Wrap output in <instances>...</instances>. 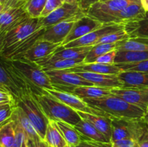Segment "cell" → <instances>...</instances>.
Returning <instances> with one entry per match:
<instances>
[{"mask_svg": "<svg viewBox=\"0 0 148 147\" xmlns=\"http://www.w3.org/2000/svg\"><path fill=\"white\" fill-rule=\"evenodd\" d=\"M82 99L91 108L101 111L111 119H142L145 115V111L141 108L114 95Z\"/></svg>", "mask_w": 148, "mask_h": 147, "instance_id": "1", "label": "cell"}, {"mask_svg": "<svg viewBox=\"0 0 148 147\" xmlns=\"http://www.w3.org/2000/svg\"><path fill=\"white\" fill-rule=\"evenodd\" d=\"M9 62L27 84L30 92L39 95L43 93L45 90L56 89L46 71L38 63L30 62L24 59L9 61Z\"/></svg>", "mask_w": 148, "mask_h": 147, "instance_id": "2", "label": "cell"}, {"mask_svg": "<svg viewBox=\"0 0 148 147\" xmlns=\"http://www.w3.org/2000/svg\"><path fill=\"white\" fill-rule=\"evenodd\" d=\"M33 94L45 115L50 121H63L75 125L82 119L76 110L61 102L46 90L39 95Z\"/></svg>", "mask_w": 148, "mask_h": 147, "instance_id": "3", "label": "cell"}, {"mask_svg": "<svg viewBox=\"0 0 148 147\" xmlns=\"http://www.w3.org/2000/svg\"><path fill=\"white\" fill-rule=\"evenodd\" d=\"M111 142L121 139L140 140L148 129V123L142 119H111Z\"/></svg>", "mask_w": 148, "mask_h": 147, "instance_id": "4", "label": "cell"}, {"mask_svg": "<svg viewBox=\"0 0 148 147\" xmlns=\"http://www.w3.org/2000/svg\"><path fill=\"white\" fill-rule=\"evenodd\" d=\"M16 105L22 108L31 121L39 136L42 140H44L46 129L50 120L45 115L33 94L30 92L22 96L16 102Z\"/></svg>", "mask_w": 148, "mask_h": 147, "instance_id": "5", "label": "cell"}, {"mask_svg": "<svg viewBox=\"0 0 148 147\" xmlns=\"http://www.w3.org/2000/svg\"><path fill=\"white\" fill-rule=\"evenodd\" d=\"M0 87L12 95L15 102L22 96L30 92L27 84L16 72L9 61L0 57Z\"/></svg>", "mask_w": 148, "mask_h": 147, "instance_id": "6", "label": "cell"}, {"mask_svg": "<svg viewBox=\"0 0 148 147\" xmlns=\"http://www.w3.org/2000/svg\"><path fill=\"white\" fill-rule=\"evenodd\" d=\"M138 1L140 0H109L98 1L90 7L85 14L103 24H108L113 16L132 3Z\"/></svg>", "mask_w": 148, "mask_h": 147, "instance_id": "7", "label": "cell"}, {"mask_svg": "<svg viewBox=\"0 0 148 147\" xmlns=\"http://www.w3.org/2000/svg\"><path fill=\"white\" fill-rule=\"evenodd\" d=\"M86 15L78 4L64 3L60 7L44 17H39L38 27L46 28L63 22H76Z\"/></svg>", "mask_w": 148, "mask_h": 147, "instance_id": "8", "label": "cell"}, {"mask_svg": "<svg viewBox=\"0 0 148 147\" xmlns=\"http://www.w3.org/2000/svg\"><path fill=\"white\" fill-rule=\"evenodd\" d=\"M45 71L50 78L53 86L59 90L71 92L77 86H94L92 83L73 72L65 70H49Z\"/></svg>", "mask_w": 148, "mask_h": 147, "instance_id": "9", "label": "cell"}, {"mask_svg": "<svg viewBox=\"0 0 148 147\" xmlns=\"http://www.w3.org/2000/svg\"><path fill=\"white\" fill-rule=\"evenodd\" d=\"M38 20L39 18H32L28 16L7 32L4 37V49L27 38L36 30L40 29L38 27Z\"/></svg>", "mask_w": 148, "mask_h": 147, "instance_id": "10", "label": "cell"}, {"mask_svg": "<svg viewBox=\"0 0 148 147\" xmlns=\"http://www.w3.org/2000/svg\"><path fill=\"white\" fill-rule=\"evenodd\" d=\"M111 93L145 112L148 106V87L114 88Z\"/></svg>", "mask_w": 148, "mask_h": 147, "instance_id": "11", "label": "cell"}, {"mask_svg": "<svg viewBox=\"0 0 148 147\" xmlns=\"http://www.w3.org/2000/svg\"><path fill=\"white\" fill-rule=\"evenodd\" d=\"M45 28L38 29L31 35L27 38L21 40L19 43L4 49L2 53L0 55V57L8 61L20 60L24 56L26 52L36 43L40 40V37L44 33Z\"/></svg>", "mask_w": 148, "mask_h": 147, "instance_id": "12", "label": "cell"}, {"mask_svg": "<svg viewBox=\"0 0 148 147\" xmlns=\"http://www.w3.org/2000/svg\"><path fill=\"white\" fill-rule=\"evenodd\" d=\"M124 25L119 24H114V23H108L104 24L99 29L94 30L88 34L85 35L83 37L79 39L70 42L66 45L64 46V48H73V47H82V46H95V43L102 37L114 33L118 30H123Z\"/></svg>", "mask_w": 148, "mask_h": 147, "instance_id": "13", "label": "cell"}, {"mask_svg": "<svg viewBox=\"0 0 148 147\" xmlns=\"http://www.w3.org/2000/svg\"><path fill=\"white\" fill-rule=\"evenodd\" d=\"M46 91L51 95H53V97L57 98L61 102H62L65 105L69 106V108H72L75 110L107 117L106 114H104L103 112L92 108L83 99H81L80 97H79L77 95L71 93V92H65V91H62L56 89H52V90L51 89V90L50 89H48Z\"/></svg>", "mask_w": 148, "mask_h": 147, "instance_id": "14", "label": "cell"}, {"mask_svg": "<svg viewBox=\"0 0 148 147\" xmlns=\"http://www.w3.org/2000/svg\"><path fill=\"white\" fill-rule=\"evenodd\" d=\"M61 46L60 44H55L51 42L38 40L24 55L22 59L40 63L50 59L51 56L57 51Z\"/></svg>", "mask_w": 148, "mask_h": 147, "instance_id": "15", "label": "cell"}, {"mask_svg": "<svg viewBox=\"0 0 148 147\" xmlns=\"http://www.w3.org/2000/svg\"><path fill=\"white\" fill-rule=\"evenodd\" d=\"M103 24L101 22L94 20L87 15L81 17L80 19L75 22L72 30L66 36L64 41L62 43V46H65L77 39L80 38L97 29H99Z\"/></svg>", "mask_w": 148, "mask_h": 147, "instance_id": "16", "label": "cell"}, {"mask_svg": "<svg viewBox=\"0 0 148 147\" xmlns=\"http://www.w3.org/2000/svg\"><path fill=\"white\" fill-rule=\"evenodd\" d=\"M146 11L142 4L141 0L131 4L113 16L109 23L119 24L124 25L127 23L140 21L145 17Z\"/></svg>", "mask_w": 148, "mask_h": 147, "instance_id": "17", "label": "cell"}, {"mask_svg": "<svg viewBox=\"0 0 148 147\" xmlns=\"http://www.w3.org/2000/svg\"><path fill=\"white\" fill-rule=\"evenodd\" d=\"M75 74L92 83L94 86L107 89L123 88L124 86L117 74H104L87 71L77 72Z\"/></svg>", "mask_w": 148, "mask_h": 147, "instance_id": "18", "label": "cell"}, {"mask_svg": "<svg viewBox=\"0 0 148 147\" xmlns=\"http://www.w3.org/2000/svg\"><path fill=\"white\" fill-rule=\"evenodd\" d=\"M24 4L3 10L0 14V30L7 33L17 25L22 20L28 17Z\"/></svg>", "mask_w": 148, "mask_h": 147, "instance_id": "19", "label": "cell"}, {"mask_svg": "<svg viewBox=\"0 0 148 147\" xmlns=\"http://www.w3.org/2000/svg\"><path fill=\"white\" fill-rule=\"evenodd\" d=\"M74 23L75 22H63L46 27L40 40L62 46V43L72 30Z\"/></svg>", "mask_w": 148, "mask_h": 147, "instance_id": "20", "label": "cell"}, {"mask_svg": "<svg viewBox=\"0 0 148 147\" xmlns=\"http://www.w3.org/2000/svg\"><path fill=\"white\" fill-rule=\"evenodd\" d=\"M92 46H82V47L73 48H64L63 46H60L57 51L55 52L51 56L50 59H49L44 62H51L54 61L61 60V59H73V60L81 59V60H84V59L87 56L88 52L92 48Z\"/></svg>", "mask_w": 148, "mask_h": 147, "instance_id": "21", "label": "cell"}, {"mask_svg": "<svg viewBox=\"0 0 148 147\" xmlns=\"http://www.w3.org/2000/svg\"><path fill=\"white\" fill-rule=\"evenodd\" d=\"M66 71L77 72L87 71L92 72V73L104 74H118L122 71L116 66V65H106L98 63H81L78 66L70 69H64Z\"/></svg>", "mask_w": 148, "mask_h": 147, "instance_id": "22", "label": "cell"}, {"mask_svg": "<svg viewBox=\"0 0 148 147\" xmlns=\"http://www.w3.org/2000/svg\"><path fill=\"white\" fill-rule=\"evenodd\" d=\"M77 112H78L82 119L90 122L101 133L103 134L111 141V135H112L111 118L101 116V115L88 113V112H79V111H77Z\"/></svg>", "mask_w": 148, "mask_h": 147, "instance_id": "23", "label": "cell"}, {"mask_svg": "<svg viewBox=\"0 0 148 147\" xmlns=\"http://www.w3.org/2000/svg\"><path fill=\"white\" fill-rule=\"evenodd\" d=\"M117 76L124 85L123 88L148 87V73L121 71Z\"/></svg>", "mask_w": 148, "mask_h": 147, "instance_id": "24", "label": "cell"}, {"mask_svg": "<svg viewBox=\"0 0 148 147\" xmlns=\"http://www.w3.org/2000/svg\"><path fill=\"white\" fill-rule=\"evenodd\" d=\"M12 119L20 124V126L24 130L25 133L29 139L32 140L33 141L41 139L37 131H36V128L32 124L31 121L29 120V118H27V116L25 113L24 111L22 110V108L17 106V105L14 107V112H13V115L12 116Z\"/></svg>", "mask_w": 148, "mask_h": 147, "instance_id": "25", "label": "cell"}, {"mask_svg": "<svg viewBox=\"0 0 148 147\" xmlns=\"http://www.w3.org/2000/svg\"><path fill=\"white\" fill-rule=\"evenodd\" d=\"M111 89L96 86H81L74 88L71 91V93L77 95L81 99L99 98L112 95Z\"/></svg>", "mask_w": 148, "mask_h": 147, "instance_id": "26", "label": "cell"}, {"mask_svg": "<svg viewBox=\"0 0 148 147\" xmlns=\"http://www.w3.org/2000/svg\"><path fill=\"white\" fill-rule=\"evenodd\" d=\"M74 126L82 136L86 137L90 139L95 140V141H102V142H111L94 125H92L90 122L85 120L81 119V120Z\"/></svg>", "mask_w": 148, "mask_h": 147, "instance_id": "27", "label": "cell"}, {"mask_svg": "<svg viewBox=\"0 0 148 147\" xmlns=\"http://www.w3.org/2000/svg\"><path fill=\"white\" fill-rule=\"evenodd\" d=\"M44 141L49 147H64L67 145L54 121H49Z\"/></svg>", "mask_w": 148, "mask_h": 147, "instance_id": "28", "label": "cell"}, {"mask_svg": "<svg viewBox=\"0 0 148 147\" xmlns=\"http://www.w3.org/2000/svg\"><path fill=\"white\" fill-rule=\"evenodd\" d=\"M124 29L130 38L137 37H148V11L143 20L127 23L124 25Z\"/></svg>", "mask_w": 148, "mask_h": 147, "instance_id": "29", "label": "cell"}, {"mask_svg": "<svg viewBox=\"0 0 148 147\" xmlns=\"http://www.w3.org/2000/svg\"><path fill=\"white\" fill-rule=\"evenodd\" d=\"M55 122L68 145L77 146L80 143L82 135L74 125L63 121H56Z\"/></svg>", "mask_w": 148, "mask_h": 147, "instance_id": "30", "label": "cell"}, {"mask_svg": "<svg viewBox=\"0 0 148 147\" xmlns=\"http://www.w3.org/2000/svg\"><path fill=\"white\" fill-rule=\"evenodd\" d=\"M117 44V50H136L148 52V37H130L127 40L118 42Z\"/></svg>", "mask_w": 148, "mask_h": 147, "instance_id": "31", "label": "cell"}, {"mask_svg": "<svg viewBox=\"0 0 148 147\" xmlns=\"http://www.w3.org/2000/svg\"><path fill=\"white\" fill-rule=\"evenodd\" d=\"M148 60V52L136 50H117L115 64L123 63H134Z\"/></svg>", "mask_w": 148, "mask_h": 147, "instance_id": "32", "label": "cell"}, {"mask_svg": "<svg viewBox=\"0 0 148 147\" xmlns=\"http://www.w3.org/2000/svg\"><path fill=\"white\" fill-rule=\"evenodd\" d=\"M15 139V122L10 119L0 127V147H13Z\"/></svg>", "mask_w": 148, "mask_h": 147, "instance_id": "33", "label": "cell"}, {"mask_svg": "<svg viewBox=\"0 0 148 147\" xmlns=\"http://www.w3.org/2000/svg\"><path fill=\"white\" fill-rule=\"evenodd\" d=\"M118 44L116 43H108V44H98L92 47L87 56L83 60L84 63H94L95 61L100 56H103L108 52L113 50H117Z\"/></svg>", "mask_w": 148, "mask_h": 147, "instance_id": "34", "label": "cell"}, {"mask_svg": "<svg viewBox=\"0 0 148 147\" xmlns=\"http://www.w3.org/2000/svg\"><path fill=\"white\" fill-rule=\"evenodd\" d=\"M83 63V60H73V59H61L51 62H43L39 63L43 71L49 70H64L75 67L78 65Z\"/></svg>", "mask_w": 148, "mask_h": 147, "instance_id": "35", "label": "cell"}, {"mask_svg": "<svg viewBox=\"0 0 148 147\" xmlns=\"http://www.w3.org/2000/svg\"><path fill=\"white\" fill-rule=\"evenodd\" d=\"M47 0H27L24 4V8L29 17L39 18L46 6Z\"/></svg>", "mask_w": 148, "mask_h": 147, "instance_id": "36", "label": "cell"}, {"mask_svg": "<svg viewBox=\"0 0 148 147\" xmlns=\"http://www.w3.org/2000/svg\"><path fill=\"white\" fill-rule=\"evenodd\" d=\"M130 38V35L127 33V32L123 30H118L114 33H110L101 37L95 45L98 44H108V43H116L118 42L123 41Z\"/></svg>", "mask_w": 148, "mask_h": 147, "instance_id": "37", "label": "cell"}, {"mask_svg": "<svg viewBox=\"0 0 148 147\" xmlns=\"http://www.w3.org/2000/svg\"><path fill=\"white\" fill-rule=\"evenodd\" d=\"M122 71H137L148 73V60L134 63H123L115 64Z\"/></svg>", "mask_w": 148, "mask_h": 147, "instance_id": "38", "label": "cell"}, {"mask_svg": "<svg viewBox=\"0 0 148 147\" xmlns=\"http://www.w3.org/2000/svg\"><path fill=\"white\" fill-rule=\"evenodd\" d=\"M14 121L15 122V139L13 147H27L28 138L27 135L20 124L15 120Z\"/></svg>", "mask_w": 148, "mask_h": 147, "instance_id": "39", "label": "cell"}, {"mask_svg": "<svg viewBox=\"0 0 148 147\" xmlns=\"http://www.w3.org/2000/svg\"><path fill=\"white\" fill-rule=\"evenodd\" d=\"M15 105L7 104L3 105L2 108L0 109V127L11 119Z\"/></svg>", "mask_w": 148, "mask_h": 147, "instance_id": "40", "label": "cell"}, {"mask_svg": "<svg viewBox=\"0 0 148 147\" xmlns=\"http://www.w3.org/2000/svg\"><path fill=\"white\" fill-rule=\"evenodd\" d=\"M76 147H112V144L111 142L95 141L82 135V140Z\"/></svg>", "mask_w": 148, "mask_h": 147, "instance_id": "41", "label": "cell"}, {"mask_svg": "<svg viewBox=\"0 0 148 147\" xmlns=\"http://www.w3.org/2000/svg\"><path fill=\"white\" fill-rule=\"evenodd\" d=\"M64 4L62 0H47L46 6L43 9L40 17H44L49 15L53 11L57 10Z\"/></svg>", "mask_w": 148, "mask_h": 147, "instance_id": "42", "label": "cell"}, {"mask_svg": "<svg viewBox=\"0 0 148 147\" xmlns=\"http://www.w3.org/2000/svg\"><path fill=\"white\" fill-rule=\"evenodd\" d=\"M117 50H113L111 51L105 53L103 56L98 57L94 63H101L106 65H115V58L116 56Z\"/></svg>", "mask_w": 148, "mask_h": 147, "instance_id": "43", "label": "cell"}, {"mask_svg": "<svg viewBox=\"0 0 148 147\" xmlns=\"http://www.w3.org/2000/svg\"><path fill=\"white\" fill-rule=\"evenodd\" d=\"M7 104L16 105L15 99L10 92L0 87V105Z\"/></svg>", "mask_w": 148, "mask_h": 147, "instance_id": "44", "label": "cell"}, {"mask_svg": "<svg viewBox=\"0 0 148 147\" xmlns=\"http://www.w3.org/2000/svg\"><path fill=\"white\" fill-rule=\"evenodd\" d=\"M112 147H137V142L132 139H121L112 141Z\"/></svg>", "mask_w": 148, "mask_h": 147, "instance_id": "45", "label": "cell"}, {"mask_svg": "<svg viewBox=\"0 0 148 147\" xmlns=\"http://www.w3.org/2000/svg\"><path fill=\"white\" fill-rule=\"evenodd\" d=\"M1 2L4 6V10L12 8V7L23 5L25 4V2H23L22 0H1Z\"/></svg>", "mask_w": 148, "mask_h": 147, "instance_id": "46", "label": "cell"}, {"mask_svg": "<svg viewBox=\"0 0 148 147\" xmlns=\"http://www.w3.org/2000/svg\"><path fill=\"white\" fill-rule=\"evenodd\" d=\"M100 1L101 0H79V6L81 10L86 13V12L90 8V7Z\"/></svg>", "mask_w": 148, "mask_h": 147, "instance_id": "47", "label": "cell"}, {"mask_svg": "<svg viewBox=\"0 0 148 147\" xmlns=\"http://www.w3.org/2000/svg\"><path fill=\"white\" fill-rule=\"evenodd\" d=\"M137 147H148V129L137 142Z\"/></svg>", "mask_w": 148, "mask_h": 147, "instance_id": "48", "label": "cell"}, {"mask_svg": "<svg viewBox=\"0 0 148 147\" xmlns=\"http://www.w3.org/2000/svg\"><path fill=\"white\" fill-rule=\"evenodd\" d=\"M6 33L0 30V55L2 53L4 48V37H5Z\"/></svg>", "mask_w": 148, "mask_h": 147, "instance_id": "49", "label": "cell"}, {"mask_svg": "<svg viewBox=\"0 0 148 147\" xmlns=\"http://www.w3.org/2000/svg\"><path fill=\"white\" fill-rule=\"evenodd\" d=\"M33 143H34L35 147H49L44 140L38 139L37 141H33Z\"/></svg>", "mask_w": 148, "mask_h": 147, "instance_id": "50", "label": "cell"}, {"mask_svg": "<svg viewBox=\"0 0 148 147\" xmlns=\"http://www.w3.org/2000/svg\"><path fill=\"white\" fill-rule=\"evenodd\" d=\"M64 3L69 4H78L79 5V0H62Z\"/></svg>", "mask_w": 148, "mask_h": 147, "instance_id": "51", "label": "cell"}, {"mask_svg": "<svg viewBox=\"0 0 148 147\" xmlns=\"http://www.w3.org/2000/svg\"><path fill=\"white\" fill-rule=\"evenodd\" d=\"M142 4L146 12L148 11V0H141Z\"/></svg>", "mask_w": 148, "mask_h": 147, "instance_id": "52", "label": "cell"}, {"mask_svg": "<svg viewBox=\"0 0 148 147\" xmlns=\"http://www.w3.org/2000/svg\"><path fill=\"white\" fill-rule=\"evenodd\" d=\"M143 120H144L145 122H147L148 123V106H147V109H146L145 112V115H144V117H143Z\"/></svg>", "mask_w": 148, "mask_h": 147, "instance_id": "53", "label": "cell"}, {"mask_svg": "<svg viewBox=\"0 0 148 147\" xmlns=\"http://www.w3.org/2000/svg\"><path fill=\"white\" fill-rule=\"evenodd\" d=\"M27 147H35L33 141H32V140L29 139V138H28V141H27Z\"/></svg>", "mask_w": 148, "mask_h": 147, "instance_id": "54", "label": "cell"}, {"mask_svg": "<svg viewBox=\"0 0 148 147\" xmlns=\"http://www.w3.org/2000/svg\"><path fill=\"white\" fill-rule=\"evenodd\" d=\"M4 10V6H3L2 3L0 1V14H1V12H2V11Z\"/></svg>", "mask_w": 148, "mask_h": 147, "instance_id": "55", "label": "cell"}, {"mask_svg": "<svg viewBox=\"0 0 148 147\" xmlns=\"http://www.w3.org/2000/svg\"><path fill=\"white\" fill-rule=\"evenodd\" d=\"M64 147H76V146H71V145H66V146H65Z\"/></svg>", "mask_w": 148, "mask_h": 147, "instance_id": "56", "label": "cell"}, {"mask_svg": "<svg viewBox=\"0 0 148 147\" xmlns=\"http://www.w3.org/2000/svg\"><path fill=\"white\" fill-rule=\"evenodd\" d=\"M109 1V0H101L100 1Z\"/></svg>", "mask_w": 148, "mask_h": 147, "instance_id": "57", "label": "cell"}, {"mask_svg": "<svg viewBox=\"0 0 148 147\" xmlns=\"http://www.w3.org/2000/svg\"><path fill=\"white\" fill-rule=\"evenodd\" d=\"M22 1H23V2H25H25H26V1H27V0H22Z\"/></svg>", "mask_w": 148, "mask_h": 147, "instance_id": "58", "label": "cell"}, {"mask_svg": "<svg viewBox=\"0 0 148 147\" xmlns=\"http://www.w3.org/2000/svg\"><path fill=\"white\" fill-rule=\"evenodd\" d=\"M3 105H0V109H1V108H2V106H3Z\"/></svg>", "mask_w": 148, "mask_h": 147, "instance_id": "59", "label": "cell"}, {"mask_svg": "<svg viewBox=\"0 0 148 147\" xmlns=\"http://www.w3.org/2000/svg\"><path fill=\"white\" fill-rule=\"evenodd\" d=\"M1 1V0H0V1Z\"/></svg>", "mask_w": 148, "mask_h": 147, "instance_id": "60", "label": "cell"}]
</instances>
